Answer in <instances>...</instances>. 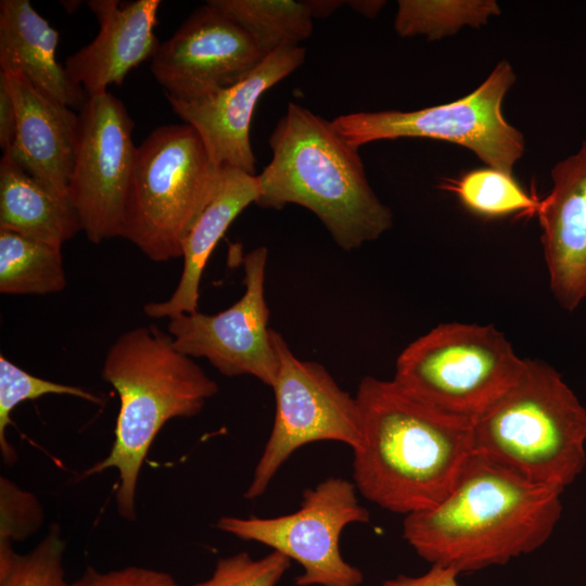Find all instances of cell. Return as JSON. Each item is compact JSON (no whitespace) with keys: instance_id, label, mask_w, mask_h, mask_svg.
<instances>
[{"instance_id":"cell-1","label":"cell","mask_w":586,"mask_h":586,"mask_svg":"<svg viewBox=\"0 0 586 586\" xmlns=\"http://www.w3.org/2000/svg\"><path fill=\"white\" fill-rule=\"evenodd\" d=\"M362 438L353 450L357 491L374 505L411 514L438 505L473 455V421L419 399L393 379L360 380Z\"/></svg>"},{"instance_id":"cell-2","label":"cell","mask_w":586,"mask_h":586,"mask_svg":"<svg viewBox=\"0 0 586 586\" xmlns=\"http://www.w3.org/2000/svg\"><path fill=\"white\" fill-rule=\"evenodd\" d=\"M562 493L473 453L438 505L405 517L403 537L431 565L459 573L504 565L550 538Z\"/></svg>"},{"instance_id":"cell-3","label":"cell","mask_w":586,"mask_h":586,"mask_svg":"<svg viewBox=\"0 0 586 586\" xmlns=\"http://www.w3.org/2000/svg\"><path fill=\"white\" fill-rule=\"evenodd\" d=\"M269 145L272 157L256 175V205L309 209L345 251L377 240L392 227L393 214L370 187L358 149L332 120L290 102Z\"/></svg>"},{"instance_id":"cell-4","label":"cell","mask_w":586,"mask_h":586,"mask_svg":"<svg viewBox=\"0 0 586 586\" xmlns=\"http://www.w3.org/2000/svg\"><path fill=\"white\" fill-rule=\"evenodd\" d=\"M101 375L119 397L115 440L110 454L82 476L116 469L117 512L133 521L139 473L156 435L167 421L200 413L218 384L155 324L120 334L109 347Z\"/></svg>"},{"instance_id":"cell-5","label":"cell","mask_w":586,"mask_h":586,"mask_svg":"<svg viewBox=\"0 0 586 586\" xmlns=\"http://www.w3.org/2000/svg\"><path fill=\"white\" fill-rule=\"evenodd\" d=\"M473 449L564 491L586 464V408L553 367L525 359L515 383L473 421Z\"/></svg>"},{"instance_id":"cell-6","label":"cell","mask_w":586,"mask_h":586,"mask_svg":"<svg viewBox=\"0 0 586 586\" xmlns=\"http://www.w3.org/2000/svg\"><path fill=\"white\" fill-rule=\"evenodd\" d=\"M219 167L188 124L155 128L136 149L120 238L157 263L182 241L209 202Z\"/></svg>"},{"instance_id":"cell-7","label":"cell","mask_w":586,"mask_h":586,"mask_svg":"<svg viewBox=\"0 0 586 586\" xmlns=\"http://www.w3.org/2000/svg\"><path fill=\"white\" fill-rule=\"evenodd\" d=\"M524 365L494 326L448 322L402 351L393 380L435 408L474 421L515 383Z\"/></svg>"},{"instance_id":"cell-8","label":"cell","mask_w":586,"mask_h":586,"mask_svg":"<svg viewBox=\"0 0 586 586\" xmlns=\"http://www.w3.org/2000/svg\"><path fill=\"white\" fill-rule=\"evenodd\" d=\"M515 81L507 61L499 62L471 93L415 111L355 112L332 119L353 146L379 140L428 138L461 145L487 166L512 174L524 153L522 133L502 114L504 99Z\"/></svg>"},{"instance_id":"cell-9","label":"cell","mask_w":586,"mask_h":586,"mask_svg":"<svg viewBox=\"0 0 586 586\" xmlns=\"http://www.w3.org/2000/svg\"><path fill=\"white\" fill-rule=\"evenodd\" d=\"M279 368L271 386L275 418L269 437L244 493L260 497L282 464L298 448L332 441L356 449L362 438L361 413L356 396L340 387L319 362L302 360L275 331Z\"/></svg>"},{"instance_id":"cell-10","label":"cell","mask_w":586,"mask_h":586,"mask_svg":"<svg viewBox=\"0 0 586 586\" xmlns=\"http://www.w3.org/2000/svg\"><path fill=\"white\" fill-rule=\"evenodd\" d=\"M354 483L331 476L303 493L301 507L273 518L221 517L217 528L242 540L263 544L296 561L303 574L297 586H359L362 572L344 560L340 536L352 523L370 515Z\"/></svg>"},{"instance_id":"cell-11","label":"cell","mask_w":586,"mask_h":586,"mask_svg":"<svg viewBox=\"0 0 586 586\" xmlns=\"http://www.w3.org/2000/svg\"><path fill=\"white\" fill-rule=\"evenodd\" d=\"M69 199L81 230L94 244L120 237L137 146L133 122L109 91L88 97L80 107Z\"/></svg>"},{"instance_id":"cell-12","label":"cell","mask_w":586,"mask_h":586,"mask_svg":"<svg viewBox=\"0 0 586 586\" xmlns=\"http://www.w3.org/2000/svg\"><path fill=\"white\" fill-rule=\"evenodd\" d=\"M267 259L265 246L244 256L245 290L233 305L214 315H175L168 318L167 332L180 353L206 358L226 377L252 375L271 387L279 357L265 297Z\"/></svg>"},{"instance_id":"cell-13","label":"cell","mask_w":586,"mask_h":586,"mask_svg":"<svg viewBox=\"0 0 586 586\" xmlns=\"http://www.w3.org/2000/svg\"><path fill=\"white\" fill-rule=\"evenodd\" d=\"M265 56L242 27L206 2L160 44L151 72L167 98L192 100L239 82Z\"/></svg>"},{"instance_id":"cell-14","label":"cell","mask_w":586,"mask_h":586,"mask_svg":"<svg viewBox=\"0 0 586 586\" xmlns=\"http://www.w3.org/2000/svg\"><path fill=\"white\" fill-rule=\"evenodd\" d=\"M304 60L303 47H284L267 54L230 87L198 99L167 100L184 124L200 135L216 166L228 165L255 175L250 128L256 104L264 92L296 71Z\"/></svg>"},{"instance_id":"cell-15","label":"cell","mask_w":586,"mask_h":586,"mask_svg":"<svg viewBox=\"0 0 586 586\" xmlns=\"http://www.w3.org/2000/svg\"><path fill=\"white\" fill-rule=\"evenodd\" d=\"M551 181L536 215L551 293L573 311L586 298V141L552 167Z\"/></svg>"},{"instance_id":"cell-16","label":"cell","mask_w":586,"mask_h":586,"mask_svg":"<svg viewBox=\"0 0 586 586\" xmlns=\"http://www.w3.org/2000/svg\"><path fill=\"white\" fill-rule=\"evenodd\" d=\"M160 0H90L99 31L87 46L69 55L65 68L88 97L122 85L127 74L156 54L160 41L154 34Z\"/></svg>"},{"instance_id":"cell-17","label":"cell","mask_w":586,"mask_h":586,"mask_svg":"<svg viewBox=\"0 0 586 586\" xmlns=\"http://www.w3.org/2000/svg\"><path fill=\"white\" fill-rule=\"evenodd\" d=\"M16 110V133L8 153L54 193L69 198L79 116L39 92L20 73L0 71Z\"/></svg>"},{"instance_id":"cell-18","label":"cell","mask_w":586,"mask_h":586,"mask_svg":"<svg viewBox=\"0 0 586 586\" xmlns=\"http://www.w3.org/2000/svg\"><path fill=\"white\" fill-rule=\"evenodd\" d=\"M256 175L222 165L214 193L181 245L183 267L178 284L166 301L150 302L143 311L151 318H170L198 310L201 277L206 263L231 222L252 203H256Z\"/></svg>"},{"instance_id":"cell-19","label":"cell","mask_w":586,"mask_h":586,"mask_svg":"<svg viewBox=\"0 0 586 586\" xmlns=\"http://www.w3.org/2000/svg\"><path fill=\"white\" fill-rule=\"evenodd\" d=\"M59 31L28 0L0 1V68L15 72L46 97L68 107L87 101L85 90L56 60Z\"/></svg>"},{"instance_id":"cell-20","label":"cell","mask_w":586,"mask_h":586,"mask_svg":"<svg viewBox=\"0 0 586 586\" xmlns=\"http://www.w3.org/2000/svg\"><path fill=\"white\" fill-rule=\"evenodd\" d=\"M0 229L59 247L81 230L69 198L46 188L8 153L0 160Z\"/></svg>"},{"instance_id":"cell-21","label":"cell","mask_w":586,"mask_h":586,"mask_svg":"<svg viewBox=\"0 0 586 586\" xmlns=\"http://www.w3.org/2000/svg\"><path fill=\"white\" fill-rule=\"evenodd\" d=\"M232 18L267 55L284 47L300 46L313 33L307 1L209 0Z\"/></svg>"},{"instance_id":"cell-22","label":"cell","mask_w":586,"mask_h":586,"mask_svg":"<svg viewBox=\"0 0 586 586\" xmlns=\"http://www.w3.org/2000/svg\"><path fill=\"white\" fill-rule=\"evenodd\" d=\"M61 247L0 229V293L46 295L66 286Z\"/></svg>"},{"instance_id":"cell-23","label":"cell","mask_w":586,"mask_h":586,"mask_svg":"<svg viewBox=\"0 0 586 586\" xmlns=\"http://www.w3.org/2000/svg\"><path fill=\"white\" fill-rule=\"evenodd\" d=\"M441 188L453 192L467 211L485 219L536 215L540 203L512 174L489 166L447 179Z\"/></svg>"},{"instance_id":"cell-24","label":"cell","mask_w":586,"mask_h":586,"mask_svg":"<svg viewBox=\"0 0 586 586\" xmlns=\"http://www.w3.org/2000/svg\"><path fill=\"white\" fill-rule=\"evenodd\" d=\"M498 14L493 0H399L394 28L402 37L437 40L464 26L480 27Z\"/></svg>"},{"instance_id":"cell-25","label":"cell","mask_w":586,"mask_h":586,"mask_svg":"<svg viewBox=\"0 0 586 586\" xmlns=\"http://www.w3.org/2000/svg\"><path fill=\"white\" fill-rule=\"evenodd\" d=\"M65 542L58 524L26 553L12 544H0V586H69L65 579Z\"/></svg>"},{"instance_id":"cell-26","label":"cell","mask_w":586,"mask_h":586,"mask_svg":"<svg viewBox=\"0 0 586 586\" xmlns=\"http://www.w3.org/2000/svg\"><path fill=\"white\" fill-rule=\"evenodd\" d=\"M48 394L69 395L100 405L101 398L82 387L62 384L33 375L0 355V453L7 466L17 461V454L7 437L11 412L21 403Z\"/></svg>"},{"instance_id":"cell-27","label":"cell","mask_w":586,"mask_h":586,"mask_svg":"<svg viewBox=\"0 0 586 586\" xmlns=\"http://www.w3.org/2000/svg\"><path fill=\"white\" fill-rule=\"evenodd\" d=\"M290 563L286 556L275 550L257 560L241 551L219 559L212 576L193 586H276Z\"/></svg>"},{"instance_id":"cell-28","label":"cell","mask_w":586,"mask_h":586,"mask_svg":"<svg viewBox=\"0 0 586 586\" xmlns=\"http://www.w3.org/2000/svg\"><path fill=\"white\" fill-rule=\"evenodd\" d=\"M43 509L38 498L0 476V544L24 540L40 530Z\"/></svg>"},{"instance_id":"cell-29","label":"cell","mask_w":586,"mask_h":586,"mask_svg":"<svg viewBox=\"0 0 586 586\" xmlns=\"http://www.w3.org/2000/svg\"><path fill=\"white\" fill-rule=\"evenodd\" d=\"M69 586H181L169 573L142 566L98 571L88 566Z\"/></svg>"},{"instance_id":"cell-30","label":"cell","mask_w":586,"mask_h":586,"mask_svg":"<svg viewBox=\"0 0 586 586\" xmlns=\"http://www.w3.org/2000/svg\"><path fill=\"white\" fill-rule=\"evenodd\" d=\"M459 574L453 568L432 564L422 575L407 576L400 574L384 581L382 586H459L457 582Z\"/></svg>"},{"instance_id":"cell-31","label":"cell","mask_w":586,"mask_h":586,"mask_svg":"<svg viewBox=\"0 0 586 586\" xmlns=\"http://www.w3.org/2000/svg\"><path fill=\"white\" fill-rule=\"evenodd\" d=\"M16 133V110L12 95L0 77V146L9 151Z\"/></svg>"},{"instance_id":"cell-32","label":"cell","mask_w":586,"mask_h":586,"mask_svg":"<svg viewBox=\"0 0 586 586\" xmlns=\"http://www.w3.org/2000/svg\"><path fill=\"white\" fill-rule=\"evenodd\" d=\"M313 17H326L346 3L342 0H306Z\"/></svg>"},{"instance_id":"cell-33","label":"cell","mask_w":586,"mask_h":586,"mask_svg":"<svg viewBox=\"0 0 586 586\" xmlns=\"http://www.w3.org/2000/svg\"><path fill=\"white\" fill-rule=\"evenodd\" d=\"M346 3L357 13L372 18L378 15L386 2L381 0H352L346 1Z\"/></svg>"},{"instance_id":"cell-34","label":"cell","mask_w":586,"mask_h":586,"mask_svg":"<svg viewBox=\"0 0 586 586\" xmlns=\"http://www.w3.org/2000/svg\"><path fill=\"white\" fill-rule=\"evenodd\" d=\"M64 8L69 12V8H72V11H75L79 5H80V1H62Z\"/></svg>"}]
</instances>
